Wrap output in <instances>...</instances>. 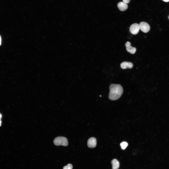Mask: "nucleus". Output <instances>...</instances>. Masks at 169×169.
Masks as SVG:
<instances>
[{
	"mask_svg": "<svg viewBox=\"0 0 169 169\" xmlns=\"http://www.w3.org/2000/svg\"><path fill=\"white\" fill-rule=\"evenodd\" d=\"M139 25L140 29L144 33H147L150 30V26L146 22H141L139 23Z\"/></svg>",
	"mask_w": 169,
	"mask_h": 169,
	"instance_id": "nucleus-3",
	"label": "nucleus"
},
{
	"mask_svg": "<svg viewBox=\"0 0 169 169\" xmlns=\"http://www.w3.org/2000/svg\"><path fill=\"white\" fill-rule=\"evenodd\" d=\"M118 8L121 11L126 10L128 8V6L127 3L122 2H119L117 4Z\"/></svg>",
	"mask_w": 169,
	"mask_h": 169,
	"instance_id": "nucleus-8",
	"label": "nucleus"
},
{
	"mask_svg": "<svg viewBox=\"0 0 169 169\" xmlns=\"http://www.w3.org/2000/svg\"><path fill=\"white\" fill-rule=\"evenodd\" d=\"M2 115L0 113V126H1V119L2 118Z\"/></svg>",
	"mask_w": 169,
	"mask_h": 169,
	"instance_id": "nucleus-13",
	"label": "nucleus"
},
{
	"mask_svg": "<svg viewBox=\"0 0 169 169\" xmlns=\"http://www.w3.org/2000/svg\"></svg>",
	"mask_w": 169,
	"mask_h": 169,
	"instance_id": "nucleus-16",
	"label": "nucleus"
},
{
	"mask_svg": "<svg viewBox=\"0 0 169 169\" xmlns=\"http://www.w3.org/2000/svg\"><path fill=\"white\" fill-rule=\"evenodd\" d=\"M73 166L70 164H68L67 166H64L63 169H72Z\"/></svg>",
	"mask_w": 169,
	"mask_h": 169,
	"instance_id": "nucleus-11",
	"label": "nucleus"
},
{
	"mask_svg": "<svg viewBox=\"0 0 169 169\" xmlns=\"http://www.w3.org/2000/svg\"><path fill=\"white\" fill-rule=\"evenodd\" d=\"M112 166V169H118L119 166V163L118 161L116 159H114L111 161Z\"/></svg>",
	"mask_w": 169,
	"mask_h": 169,
	"instance_id": "nucleus-9",
	"label": "nucleus"
},
{
	"mask_svg": "<svg viewBox=\"0 0 169 169\" xmlns=\"http://www.w3.org/2000/svg\"><path fill=\"white\" fill-rule=\"evenodd\" d=\"M53 142L56 146L62 145L66 146L68 145L67 138L63 137L60 136L56 138L54 140Z\"/></svg>",
	"mask_w": 169,
	"mask_h": 169,
	"instance_id": "nucleus-2",
	"label": "nucleus"
},
{
	"mask_svg": "<svg viewBox=\"0 0 169 169\" xmlns=\"http://www.w3.org/2000/svg\"><path fill=\"white\" fill-rule=\"evenodd\" d=\"M140 29L139 24L136 23L132 24L129 28L130 32L132 34L134 35L137 34Z\"/></svg>",
	"mask_w": 169,
	"mask_h": 169,
	"instance_id": "nucleus-4",
	"label": "nucleus"
},
{
	"mask_svg": "<svg viewBox=\"0 0 169 169\" xmlns=\"http://www.w3.org/2000/svg\"><path fill=\"white\" fill-rule=\"evenodd\" d=\"M121 68L123 69L127 68L131 69L133 66V63L131 62L123 61L120 64Z\"/></svg>",
	"mask_w": 169,
	"mask_h": 169,
	"instance_id": "nucleus-7",
	"label": "nucleus"
},
{
	"mask_svg": "<svg viewBox=\"0 0 169 169\" xmlns=\"http://www.w3.org/2000/svg\"><path fill=\"white\" fill-rule=\"evenodd\" d=\"M130 0H123V2L127 4L128 3L130 2Z\"/></svg>",
	"mask_w": 169,
	"mask_h": 169,
	"instance_id": "nucleus-12",
	"label": "nucleus"
},
{
	"mask_svg": "<svg viewBox=\"0 0 169 169\" xmlns=\"http://www.w3.org/2000/svg\"><path fill=\"white\" fill-rule=\"evenodd\" d=\"M166 2H169V0H162Z\"/></svg>",
	"mask_w": 169,
	"mask_h": 169,
	"instance_id": "nucleus-14",
	"label": "nucleus"
},
{
	"mask_svg": "<svg viewBox=\"0 0 169 169\" xmlns=\"http://www.w3.org/2000/svg\"><path fill=\"white\" fill-rule=\"evenodd\" d=\"M126 48V50L129 53L132 54H134L136 50V48L132 46L130 42L127 41L126 43L125 44Z\"/></svg>",
	"mask_w": 169,
	"mask_h": 169,
	"instance_id": "nucleus-5",
	"label": "nucleus"
},
{
	"mask_svg": "<svg viewBox=\"0 0 169 169\" xmlns=\"http://www.w3.org/2000/svg\"><path fill=\"white\" fill-rule=\"evenodd\" d=\"M1 44V36L0 35V45Z\"/></svg>",
	"mask_w": 169,
	"mask_h": 169,
	"instance_id": "nucleus-15",
	"label": "nucleus"
},
{
	"mask_svg": "<svg viewBox=\"0 0 169 169\" xmlns=\"http://www.w3.org/2000/svg\"><path fill=\"white\" fill-rule=\"evenodd\" d=\"M96 145V140L94 137H92L89 138L87 142L88 146L89 148L95 147Z\"/></svg>",
	"mask_w": 169,
	"mask_h": 169,
	"instance_id": "nucleus-6",
	"label": "nucleus"
},
{
	"mask_svg": "<svg viewBox=\"0 0 169 169\" xmlns=\"http://www.w3.org/2000/svg\"><path fill=\"white\" fill-rule=\"evenodd\" d=\"M128 145L127 143L125 142H123L120 144V146L121 149L124 150L125 149Z\"/></svg>",
	"mask_w": 169,
	"mask_h": 169,
	"instance_id": "nucleus-10",
	"label": "nucleus"
},
{
	"mask_svg": "<svg viewBox=\"0 0 169 169\" xmlns=\"http://www.w3.org/2000/svg\"><path fill=\"white\" fill-rule=\"evenodd\" d=\"M108 98L109 100H114L119 99L123 92L122 86L119 84H112L109 86Z\"/></svg>",
	"mask_w": 169,
	"mask_h": 169,
	"instance_id": "nucleus-1",
	"label": "nucleus"
}]
</instances>
